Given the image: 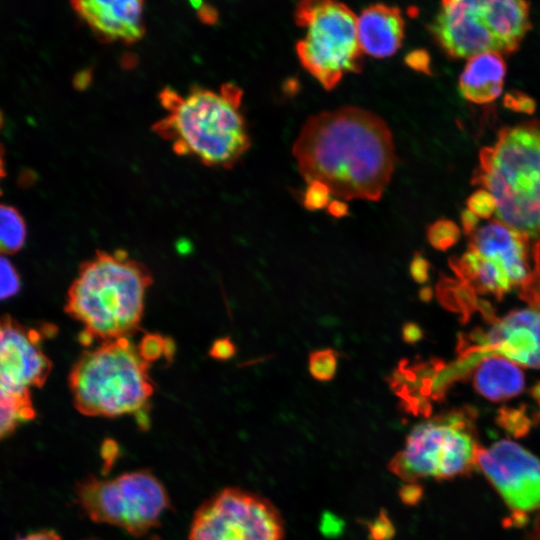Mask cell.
I'll use <instances>...</instances> for the list:
<instances>
[{
    "mask_svg": "<svg viewBox=\"0 0 540 540\" xmlns=\"http://www.w3.org/2000/svg\"><path fill=\"white\" fill-rule=\"evenodd\" d=\"M293 155L307 183L319 181L343 200H379L395 166L386 123L357 107L310 117L293 145Z\"/></svg>",
    "mask_w": 540,
    "mask_h": 540,
    "instance_id": "6da1fadb",
    "label": "cell"
},
{
    "mask_svg": "<svg viewBox=\"0 0 540 540\" xmlns=\"http://www.w3.org/2000/svg\"><path fill=\"white\" fill-rule=\"evenodd\" d=\"M158 101L163 114L152 130L177 155L229 169L249 149L243 91L236 84L223 83L218 88L193 85L186 92L165 86Z\"/></svg>",
    "mask_w": 540,
    "mask_h": 540,
    "instance_id": "7a4b0ae2",
    "label": "cell"
},
{
    "mask_svg": "<svg viewBox=\"0 0 540 540\" xmlns=\"http://www.w3.org/2000/svg\"><path fill=\"white\" fill-rule=\"evenodd\" d=\"M153 276L124 250H98L83 261L67 291L66 313L83 325L84 346L131 337L140 330Z\"/></svg>",
    "mask_w": 540,
    "mask_h": 540,
    "instance_id": "3957f363",
    "label": "cell"
},
{
    "mask_svg": "<svg viewBox=\"0 0 540 540\" xmlns=\"http://www.w3.org/2000/svg\"><path fill=\"white\" fill-rule=\"evenodd\" d=\"M471 183L493 196L498 221L540 241V121L502 128L480 151Z\"/></svg>",
    "mask_w": 540,
    "mask_h": 540,
    "instance_id": "277c9868",
    "label": "cell"
},
{
    "mask_svg": "<svg viewBox=\"0 0 540 540\" xmlns=\"http://www.w3.org/2000/svg\"><path fill=\"white\" fill-rule=\"evenodd\" d=\"M150 365L129 337L84 350L68 376L74 407L89 417L133 415L141 428H147L154 393Z\"/></svg>",
    "mask_w": 540,
    "mask_h": 540,
    "instance_id": "5b68a950",
    "label": "cell"
},
{
    "mask_svg": "<svg viewBox=\"0 0 540 540\" xmlns=\"http://www.w3.org/2000/svg\"><path fill=\"white\" fill-rule=\"evenodd\" d=\"M528 0H440L427 30L450 59L516 52L531 30Z\"/></svg>",
    "mask_w": 540,
    "mask_h": 540,
    "instance_id": "8992f818",
    "label": "cell"
},
{
    "mask_svg": "<svg viewBox=\"0 0 540 540\" xmlns=\"http://www.w3.org/2000/svg\"><path fill=\"white\" fill-rule=\"evenodd\" d=\"M479 448L474 412L453 409L415 425L388 469L408 483L424 478L452 479L477 467Z\"/></svg>",
    "mask_w": 540,
    "mask_h": 540,
    "instance_id": "52a82bcc",
    "label": "cell"
},
{
    "mask_svg": "<svg viewBox=\"0 0 540 540\" xmlns=\"http://www.w3.org/2000/svg\"><path fill=\"white\" fill-rule=\"evenodd\" d=\"M294 21L306 30L296 44L301 65L325 90L334 89L348 73L362 70L357 16L340 0H300Z\"/></svg>",
    "mask_w": 540,
    "mask_h": 540,
    "instance_id": "ba28073f",
    "label": "cell"
},
{
    "mask_svg": "<svg viewBox=\"0 0 540 540\" xmlns=\"http://www.w3.org/2000/svg\"><path fill=\"white\" fill-rule=\"evenodd\" d=\"M75 494L92 521L117 526L135 536L156 527L170 502L163 484L148 470L114 478L89 476L76 485Z\"/></svg>",
    "mask_w": 540,
    "mask_h": 540,
    "instance_id": "9c48e42d",
    "label": "cell"
},
{
    "mask_svg": "<svg viewBox=\"0 0 540 540\" xmlns=\"http://www.w3.org/2000/svg\"><path fill=\"white\" fill-rule=\"evenodd\" d=\"M283 524L277 509L261 496L226 488L196 511L189 540H282Z\"/></svg>",
    "mask_w": 540,
    "mask_h": 540,
    "instance_id": "30bf717a",
    "label": "cell"
},
{
    "mask_svg": "<svg viewBox=\"0 0 540 540\" xmlns=\"http://www.w3.org/2000/svg\"><path fill=\"white\" fill-rule=\"evenodd\" d=\"M468 247L497 269L532 307H540V241L518 232L497 219L477 227Z\"/></svg>",
    "mask_w": 540,
    "mask_h": 540,
    "instance_id": "8fae6325",
    "label": "cell"
},
{
    "mask_svg": "<svg viewBox=\"0 0 540 540\" xmlns=\"http://www.w3.org/2000/svg\"><path fill=\"white\" fill-rule=\"evenodd\" d=\"M477 467L482 470L516 516L540 508V459L511 440L480 446Z\"/></svg>",
    "mask_w": 540,
    "mask_h": 540,
    "instance_id": "7c38bea8",
    "label": "cell"
},
{
    "mask_svg": "<svg viewBox=\"0 0 540 540\" xmlns=\"http://www.w3.org/2000/svg\"><path fill=\"white\" fill-rule=\"evenodd\" d=\"M486 332H473L458 340V355L474 367L490 355H498L518 364L540 368V311H512L492 323Z\"/></svg>",
    "mask_w": 540,
    "mask_h": 540,
    "instance_id": "4fadbf2b",
    "label": "cell"
},
{
    "mask_svg": "<svg viewBox=\"0 0 540 540\" xmlns=\"http://www.w3.org/2000/svg\"><path fill=\"white\" fill-rule=\"evenodd\" d=\"M43 334L12 316H0V383L19 390L41 388L52 362L42 348Z\"/></svg>",
    "mask_w": 540,
    "mask_h": 540,
    "instance_id": "5bb4252c",
    "label": "cell"
},
{
    "mask_svg": "<svg viewBox=\"0 0 540 540\" xmlns=\"http://www.w3.org/2000/svg\"><path fill=\"white\" fill-rule=\"evenodd\" d=\"M70 5L101 42L133 44L145 34V0H69Z\"/></svg>",
    "mask_w": 540,
    "mask_h": 540,
    "instance_id": "9a60e30c",
    "label": "cell"
},
{
    "mask_svg": "<svg viewBox=\"0 0 540 540\" xmlns=\"http://www.w3.org/2000/svg\"><path fill=\"white\" fill-rule=\"evenodd\" d=\"M444 361L439 358L401 359L388 375L389 388L400 399L399 407L407 414L428 418L432 401H440L436 379Z\"/></svg>",
    "mask_w": 540,
    "mask_h": 540,
    "instance_id": "2e32d148",
    "label": "cell"
},
{
    "mask_svg": "<svg viewBox=\"0 0 540 540\" xmlns=\"http://www.w3.org/2000/svg\"><path fill=\"white\" fill-rule=\"evenodd\" d=\"M405 20L396 6L369 5L357 16V36L363 53L386 58L399 50L405 36Z\"/></svg>",
    "mask_w": 540,
    "mask_h": 540,
    "instance_id": "e0dca14e",
    "label": "cell"
},
{
    "mask_svg": "<svg viewBox=\"0 0 540 540\" xmlns=\"http://www.w3.org/2000/svg\"><path fill=\"white\" fill-rule=\"evenodd\" d=\"M507 65L504 55L483 52L467 59L459 77L462 96L476 104H486L497 99L504 86Z\"/></svg>",
    "mask_w": 540,
    "mask_h": 540,
    "instance_id": "ac0fdd59",
    "label": "cell"
},
{
    "mask_svg": "<svg viewBox=\"0 0 540 540\" xmlns=\"http://www.w3.org/2000/svg\"><path fill=\"white\" fill-rule=\"evenodd\" d=\"M525 379L521 369L498 355L484 357L473 376L475 390L491 401H502L522 392Z\"/></svg>",
    "mask_w": 540,
    "mask_h": 540,
    "instance_id": "d6986e66",
    "label": "cell"
},
{
    "mask_svg": "<svg viewBox=\"0 0 540 540\" xmlns=\"http://www.w3.org/2000/svg\"><path fill=\"white\" fill-rule=\"evenodd\" d=\"M30 391H19L0 383V440L35 418Z\"/></svg>",
    "mask_w": 540,
    "mask_h": 540,
    "instance_id": "ffe728a7",
    "label": "cell"
},
{
    "mask_svg": "<svg viewBox=\"0 0 540 540\" xmlns=\"http://www.w3.org/2000/svg\"><path fill=\"white\" fill-rule=\"evenodd\" d=\"M475 290L461 280L442 276L436 286V296L443 307L454 312H460L463 319L476 307Z\"/></svg>",
    "mask_w": 540,
    "mask_h": 540,
    "instance_id": "44dd1931",
    "label": "cell"
},
{
    "mask_svg": "<svg viewBox=\"0 0 540 540\" xmlns=\"http://www.w3.org/2000/svg\"><path fill=\"white\" fill-rule=\"evenodd\" d=\"M26 224L17 209L0 204V254H15L26 240Z\"/></svg>",
    "mask_w": 540,
    "mask_h": 540,
    "instance_id": "7402d4cb",
    "label": "cell"
},
{
    "mask_svg": "<svg viewBox=\"0 0 540 540\" xmlns=\"http://www.w3.org/2000/svg\"><path fill=\"white\" fill-rule=\"evenodd\" d=\"M339 353L332 349L313 350L308 356L310 375L317 381H330L337 372Z\"/></svg>",
    "mask_w": 540,
    "mask_h": 540,
    "instance_id": "603a6c76",
    "label": "cell"
},
{
    "mask_svg": "<svg viewBox=\"0 0 540 540\" xmlns=\"http://www.w3.org/2000/svg\"><path fill=\"white\" fill-rule=\"evenodd\" d=\"M427 238L435 249L445 251L457 243L460 229L453 221L440 219L428 227Z\"/></svg>",
    "mask_w": 540,
    "mask_h": 540,
    "instance_id": "cb8c5ba5",
    "label": "cell"
},
{
    "mask_svg": "<svg viewBox=\"0 0 540 540\" xmlns=\"http://www.w3.org/2000/svg\"><path fill=\"white\" fill-rule=\"evenodd\" d=\"M138 348L143 358L149 363L160 359L163 355L171 356L173 350L171 341L155 333L146 334L141 339Z\"/></svg>",
    "mask_w": 540,
    "mask_h": 540,
    "instance_id": "d4e9b609",
    "label": "cell"
},
{
    "mask_svg": "<svg viewBox=\"0 0 540 540\" xmlns=\"http://www.w3.org/2000/svg\"><path fill=\"white\" fill-rule=\"evenodd\" d=\"M497 420L500 426L515 436L526 434L531 427V420L523 409L502 408Z\"/></svg>",
    "mask_w": 540,
    "mask_h": 540,
    "instance_id": "484cf974",
    "label": "cell"
},
{
    "mask_svg": "<svg viewBox=\"0 0 540 540\" xmlns=\"http://www.w3.org/2000/svg\"><path fill=\"white\" fill-rule=\"evenodd\" d=\"M21 288L20 276L14 265L0 256V301L16 295Z\"/></svg>",
    "mask_w": 540,
    "mask_h": 540,
    "instance_id": "4316f807",
    "label": "cell"
},
{
    "mask_svg": "<svg viewBox=\"0 0 540 540\" xmlns=\"http://www.w3.org/2000/svg\"><path fill=\"white\" fill-rule=\"evenodd\" d=\"M467 209L478 218L489 219L495 214L496 206L493 196L487 190H476L467 200Z\"/></svg>",
    "mask_w": 540,
    "mask_h": 540,
    "instance_id": "83f0119b",
    "label": "cell"
},
{
    "mask_svg": "<svg viewBox=\"0 0 540 540\" xmlns=\"http://www.w3.org/2000/svg\"><path fill=\"white\" fill-rule=\"evenodd\" d=\"M330 195L325 184L319 181L310 182L304 194V206L311 211L321 209L329 204Z\"/></svg>",
    "mask_w": 540,
    "mask_h": 540,
    "instance_id": "f1b7e54d",
    "label": "cell"
},
{
    "mask_svg": "<svg viewBox=\"0 0 540 540\" xmlns=\"http://www.w3.org/2000/svg\"><path fill=\"white\" fill-rule=\"evenodd\" d=\"M504 104L507 108L522 113H532L535 110V102L528 95L512 91L506 94Z\"/></svg>",
    "mask_w": 540,
    "mask_h": 540,
    "instance_id": "f546056e",
    "label": "cell"
},
{
    "mask_svg": "<svg viewBox=\"0 0 540 540\" xmlns=\"http://www.w3.org/2000/svg\"><path fill=\"white\" fill-rule=\"evenodd\" d=\"M405 64L415 71L431 75L430 56L424 49L410 51L405 56Z\"/></svg>",
    "mask_w": 540,
    "mask_h": 540,
    "instance_id": "4dcf8cb0",
    "label": "cell"
},
{
    "mask_svg": "<svg viewBox=\"0 0 540 540\" xmlns=\"http://www.w3.org/2000/svg\"><path fill=\"white\" fill-rule=\"evenodd\" d=\"M430 264L421 253L415 252L409 266V272L413 280L419 284H425L429 280Z\"/></svg>",
    "mask_w": 540,
    "mask_h": 540,
    "instance_id": "1f68e13d",
    "label": "cell"
},
{
    "mask_svg": "<svg viewBox=\"0 0 540 540\" xmlns=\"http://www.w3.org/2000/svg\"><path fill=\"white\" fill-rule=\"evenodd\" d=\"M370 532L374 540H387L394 534V528L388 517L381 515L371 525Z\"/></svg>",
    "mask_w": 540,
    "mask_h": 540,
    "instance_id": "d6a6232c",
    "label": "cell"
},
{
    "mask_svg": "<svg viewBox=\"0 0 540 540\" xmlns=\"http://www.w3.org/2000/svg\"><path fill=\"white\" fill-rule=\"evenodd\" d=\"M236 352V347L229 338H221L214 342L210 350L212 357L225 360L231 358Z\"/></svg>",
    "mask_w": 540,
    "mask_h": 540,
    "instance_id": "836d02e7",
    "label": "cell"
},
{
    "mask_svg": "<svg viewBox=\"0 0 540 540\" xmlns=\"http://www.w3.org/2000/svg\"><path fill=\"white\" fill-rule=\"evenodd\" d=\"M401 335L405 343L414 345L423 339L424 331L419 324L407 321L402 325Z\"/></svg>",
    "mask_w": 540,
    "mask_h": 540,
    "instance_id": "e575fe53",
    "label": "cell"
},
{
    "mask_svg": "<svg viewBox=\"0 0 540 540\" xmlns=\"http://www.w3.org/2000/svg\"><path fill=\"white\" fill-rule=\"evenodd\" d=\"M197 17L202 23L207 25H213L219 19V12L213 5L204 3L197 10Z\"/></svg>",
    "mask_w": 540,
    "mask_h": 540,
    "instance_id": "d590c367",
    "label": "cell"
},
{
    "mask_svg": "<svg viewBox=\"0 0 540 540\" xmlns=\"http://www.w3.org/2000/svg\"><path fill=\"white\" fill-rule=\"evenodd\" d=\"M478 222L479 218L469 209L462 212L461 223L463 231L466 235H470L478 227Z\"/></svg>",
    "mask_w": 540,
    "mask_h": 540,
    "instance_id": "8d00e7d4",
    "label": "cell"
},
{
    "mask_svg": "<svg viewBox=\"0 0 540 540\" xmlns=\"http://www.w3.org/2000/svg\"><path fill=\"white\" fill-rule=\"evenodd\" d=\"M15 540H62V538L53 530H41L21 536Z\"/></svg>",
    "mask_w": 540,
    "mask_h": 540,
    "instance_id": "74e56055",
    "label": "cell"
},
{
    "mask_svg": "<svg viewBox=\"0 0 540 540\" xmlns=\"http://www.w3.org/2000/svg\"><path fill=\"white\" fill-rule=\"evenodd\" d=\"M420 494V487L415 485V483H409V485L403 487L401 491L403 501L409 504H414L420 498Z\"/></svg>",
    "mask_w": 540,
    "mask_h": 540,
    "instance_id": "f35d334b",
    "label": "cell"
},
{
    "mask_svg": "<svg viewBox=\"0 0 540 540\" xmlns=\"http://www.w3.org/2000/svg\"><path fill=\"white\" fill-rule=\"evenodd\" d=\"M328 212L334 217H343L348 212V206L340 200H334L329 203Z\"/></svg>",
    "mask_w": 540,
    "mask_h": 540,
    "instance_id": "ab89813d",
    "label": "cell"
},
{
    "mask_svg": "<svg viewBox=\"0 0 540 540\" xmlns=\"http://www.w3.org/2000/svg\"><path fill=\"white\" fill-rule=\"evenodd\" d=\"M432 296H433V291L431 287L429 286H424L419 291V298L423 302H429L432 299Z\"/></svg>",
    "mask_w": 540,
    "mask_h": 540,
    "instance_id": "60d3db41",
    "label": "cell"
},
{
    "mask_svg": "<svg viewBox=\"0 0 540 540\" xmlns=\"http://www.w3.org/2000/svg\"><path fill=\"white\" fill-rule=\"evenodd\" d=\"M4 175H5L4 152H3L2 146L0 145V180L4 177Z\"/></svg>",
    "mask_w": 540,
    "mask_h": 540,
    "instance_id": "b9f144b4",
    "label": "cell"
},
{
    "mask_svg": "<svg viewBox=\"0 0 540 540\" xmlns=\"http://www.w3.org/2000/svg\"><path fill=\"white\" fill-rule=\"evenodd\" d=\"M190 5L198 10L205 2L203 0H189Z\"/></svg>",
    "mask_w": 540,
    "mask_h": 540,
    "instance_id": "7bdbcfd3",
    "label": "cell"
},
{
    "mask_svg": "<svg viewBox=\"0 0 540 540\" xmlns=\"http://www.w3.org/2000/svg\"><path fill=\"white\" fill-rule=\"evenodd\" d=\"M86 540H96V539H86ZM152 540H160V539L154 537Z\"/></svg>",
    "mask_w": 540,
    "mask_h": 540,
    "instance_id": "ee69618b",
    "label": "cell"
},
{
    "mask_svg": "<svg viewBox=\"0 0 540 540\" xmlns=\"http://www.w3.org/2000/svg\"><path fill=\"white\" fill-rule=\"evenodd\" d=\"M1 123H2V116L0 115V126H1Z\"/></svg>",
    "mask_w": 540,
    "mask_h": 540,
    "instance_id": "f6af8a7d",
    "label": "cell"
},
{
    "mask_svg": "<svg viewBox=\"0 0 540 540\" xmlns=\"http://www.w3.org/2000/svg\"><path fill=\"white\" fill-rule=\"evenodd\" d=\"M539 418H540V413H539Z\"/></svg>",
    "mask_w": 540,
    "mask_h": 540,
    "instance_id": "bcb514c9",
    "label": "cell"
}]
</instances>
